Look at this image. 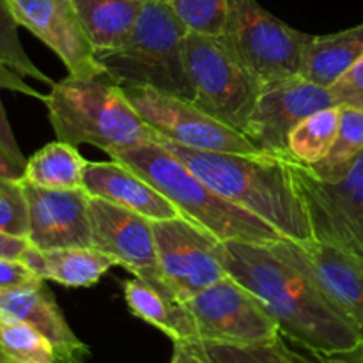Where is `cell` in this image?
Masks as SVG:
<instances>
[{
	"label": "cell",
	"instance_id": "6da1fadb",
	"mask_svg": "<svg viewBox=\"0 0 363 363\" xmlns=\"http://www.w3.org/2000/svg\"><path fill=\"white\" fill-rule=\"evenodd\" d=\"M218 257L227 275L261 301L289 342L315 353L363 342L360 330L269 243L220 241Z\"/></svg>",
	"mask_w": 363,
	"mask_h": 363
},
{
	"label": "cell",
	"instance_id": "7a4b0ae2",
	"mask_svg": "<svg viewBox=\"0 0 363 363\" xmlns=\"http://www.w3.org/2000/svg\"><path fill=\"white\" fill-rule=\"evenodd\" d=\"M194 174L238 208L275 227L284 240L311 243V222L286 158L268 152H216L162 140Z\"/></svg>",
	"mask_w": 363,
	"mask_h": 363
},
{
	"label": "cell",
	"instance_id": "3957f363",
	"mask_svg": "<svg viewBox=\"0 0 363 363\" xmlns=\"http://www.w3.org/2000/svg\"><path fill=\"white\" fill-rule=\"evenodd\" d=\"M45 105L57 140L77 147L89 144L112 155L163 140L131 106L123 87L108 77L67 74L50 85Z\"/></svg>",
	"mask_w": 363,
	"mask_h": 363
},
{
	"label": "cell",
	"instance_id": "277c9868",
	"mask_svg": "<svg viewBox=\"0 0 363 363\" xmlns=\"http://www.w3.org/2000/svg\"><path fill=\"white\" fill-rule=\"evenodd\" d=\"M110 158L130 167L165 195L181 216L202 227L220 241L275 243L282 234L259 216L238 208L216 194L160 142L121 149Z\"/></svg>",
	"mask_w": 363,
	"mask_h": 363
},
{
	"label": "cell",
	"instance_id": "5b68a950",
	"mask_svg": "<svg viewBox=\"0 0 363 363\" xmlns=\"http://www.w3.org/2000/svg\"><path fill=\"white\" fill-rule=\"evenodd\" d=\"M188 28L165 0H144L138 20L126 41L99 53L106 77L119 85L152 87L194 99L186 69Z\"/></svg>",
	"mask_w": 363,
	"mask_h": 363
},
{
	"label": "cell",
	"instance_id": "8992f818",
	"mask_svg": "<svg viewBox=\"0 0 363 363\" xmlns=\"http://www.w3.org/2000/svg\"><path fill=\"white\" fill-rule=\"evenodd\" d=\"M186 69L191 101L245 135L262 84L229 48L222 35L188 32Z\"/></svg>",
	"mask_w": 363,
	"mask_h": 363
},
{
	"label": "cell",
	"instance_id": "52a82bcc",
	"mask_svg": "<svg viewBox=\"0 0 363 363\" xmlns=\"http://www.w3.org/2000/svg\"><path fill=\"white\" fill-rule=\"evenodd\" d=\"M222 38L264 85L300 74L312 35L273 16L259 0H229Z\"/></svg>",
	"mask_w": 363,
	"mask_h": 363
},
{
	"label": "cell",
	"instance_id": "ba28073f",
	"mask_svg": "<svg viewBox=\"0 0 363 363\" xmlns=\"http://www.w3.org/2000/svg\"><path fill=\"white\" fill-rule=\"evenodd\" d=\"M286 160L314 241L363 261V152L337 181L319 179L308 167Z\"/></svg>",
	"mask_w": 363,
	"mask_h": 363
},
{
	"label": "cell",
	"instance_id": "9c48e42d",
	"mask_svg": "<svg viewBox=\"0 0 363 363\" xmlns=\"http://www.w3.org/2000/svg\"><path fill=\"white\" fill-rule=\"evenodd\" d=\"M123 91L138 116L158 131L163 140L201 151L261 152L247 135L227 126L191 99L137 85H124Z\"/></svg>",
	"mask_w": 363,
	"mask_h": 363
},
{
	"label": "cell",
	"instance_id": "30bf717a",
	"mask_svg": "<svg viewBox=\"0 0 363 363\" xmlns=\"http://www.w3.org/2000/svg\"><path fill=\"white\" fill-rule=\"evenodd\" d=\"M183 307L195 326V340L247 346L282 337L261 301L230 277L188 298Z\"/></svg>",
	"mask_w": 363,
	"mask_h": 363
},
{
	"label": "cell",
	"instance_id": "8fae6325",
	"mask_svg": "<svg viewBox=\"0 0 363 363\" xmlns=\"http://www.w3.org/2000/svg\"><path fill=\"white\" fill-rule=\"evenodd\" d=\"M152 233L163 279L179 303L229 277L218 257L220 240L190 220H158Z\"/></svg>",
	"mask_w": 363,
	"mask_h": 363
},
{
	"label": "cell",
	"instance_id": "7c38bea8",
	"mask_svg": "<svg viewBox=\"0 0 363 363\" xmlns=\"http://www.w3.org/2000/svg\"><path fill=\"white\" fill-rule=\"evenodd\" d=\"M337 105L328 87L303 77L264 84L245 135L261 152L287 158V140L298 124L314 112Z\"/></svg>",
	"mask_w": 363,
	"mask_h": 363
},
{
	"label": "cell",
	"instance_id": "4fadbf2b",
	"mask_svg": "<svg viewBox=\"0 0 363 363\" xmlns=\"http://www.w3.org/2000/svg\"><path fill=\"white\" fill-rule=\"evenodd\" d=\"M89 208L92 247L112 257L135 279L151 284L172 298L160 266L151 220L98 197H91Z\"/></svg>",
	"mask_w": 363,
	"mask_h": 363
},
{
	"label": "cell",
	"instance_id": "5bb4252c",
	"mask_svg": "<svg viewBox=\"0 0 363 363\" xmlns=\"http://www.w3.org/2000/svg\"><path fill=\"white\" fill-rule=\"evenodd\" d=\"M14 20L48 46L77 78L106 77L71 0H7Z\"/></svg>",
	"mask_w": 363,
	"mask_h": 363
},
{
	"label": "cell",
	"instance_id": "9a60e30c",
	"mask_svg": "<svg viewBox=\"0 0 363 363\" xmlns=\"http://www.w3.org/2000/svg\"><path fill=\"white\" fill-rule=\"evenodd\" d=\"M273 250L300 269L363 335V261L330 245L280 240Z\"/></svg>",
	"mask_w": 363,
	"mask_h": 363
},
{
	"label": "cell",
	"instance_id": "2e32d148",
	"mask_svg": "<svg viewBox=\"0 0 363 363\" xmlns=\"http://www.w3.org/2000/svg\"><path fill=\"white\" fill-rule=\"evenodd\" d=\"M23 186L28 201L27 241L32 247L39 250L92 247L91 195L85 188L48 190L25 181Z\"/></svg>",
	"mask_w": 363,
	"mask_h": 363
},
{
	"label": "cell",
	"instance_id": "e0dca14e",
	"mask_svg": "<svg viewBox=\"0 0 363 363\" xmlns=\"http://www.w3.org/2000/svg\"><path fill=\"white\" fill-rule=\"evenodd\" d=\"M0 312L38 330L55 351L57 363H87L91 351L71 330L45 280L0 293Z\"/></svg>",
	"mask_w": 363,
	"mask_h": 363
},
{
	"label": "cell",
	"instance_id": "ac0fdd59",
	"mask_svg": "<svg viewBox=\"0 0 363 363\" xmlns=\"http://www.w3.org/2000/svg\"><path fill=\"white\" fill-rule=\"evenodd\" d=\"M84 188L91 197L138 213L151 222L179 218L176 206L152 184L121 162H89Z\"/></svg>",
	"mask_w": 363,
	"mask_h": 363
},
{
	"label": "cell",
	"instance_id": "d6986e66",
	"mask_svg": "<svg viewBox=\"0 0 363 363\" xmlns=\"http://www.w3.org/2000/svg\"><path fill=\"white\" fill-rule=\"evenodd\" d=\"M39 279L52 280L64 287L96 286L116 261L94 247L39 250L28 243L20 259Z\"/></svg>",
	"mask_w": 363,
	"mask_h": 363
},
{
	"label": "cell",
	"instance_id": "ffe728a7",
	"mask_svg": "<svg viewBox=\"0 0 363 363\" xmlns=\"http://www.w3.org/2000/svg\"><path fill=\"white\" fill-rule=\"evenodd\" d=\"M363 55V23L326 35H312L303 53L300 77L321 85H335Z\"/></svg>",
	"mask_w": 363,
	"mask_h": 363
},
{
	"label": "cell",
	"instance_id": "44dd1931",
	"mask_svg": "<svg viewBox=\"0 0 363 363\" xmlns=\"http://www.w3.org/2000/svg\"><path fill=\"white\" fill-rule=\"evenodd\" d=\"M121 287L124 301L135 318L155 326L172 342H190L197 339L195 326L183 303L140 279L124 280Z\"/></svg>",
	"mask_w": 363,
	"mask_h": 363
},
{
	"label": "cell",
	"instance_id": "7402d4cb",
	"mask_svg": "<svg viewBox=\"0 0 363 363\" xmlns=\"http://www.w3.org/2000/svg\"><path fill=\"white\" fill-rule=\"evenodd\" d=\"M96 53L116 50L128 39L144 0H71Z\"/></svg>",
	"mask_w": 363,
	"mask_h": 363
},
{
	"label": "cell",
	"instance_id": "603a6c76",
	"mask_svg": "<svg viewBox=\"0 0 363 363\" xmlns=\"http://www.w3.org/2000/svg\"><path fill=\"white\" fill-rule=\"evenodd\" d=\"M87 163V160L78 152L77 145L55 140L27 160L21 179L48 190H77L84 188Z\"/></svg>",
	"mask_w": 363,
	"mask_h": 363
},
{
	"label": "cell",
	"instance_id": "cb8c5ba5",
	"mask_svg": "<svg viewBox=\"0 0 363 363\" xmlns=\"http://www.w3.org/2000/svg\"><path fill=\"white\" fill-rule=\"evenodd\" d=\"M340 123V105H332L301 121L289 135L287 158L312 167L326 158L333 147Z\"/></svg>",
	"mask_w": 363,
	"mask_h": 363
},
{
	"label": "cell",
	"instance_id": "d4e9b609",
	"mask_svg": "<svg viewBox=\"0 0 363 363\" xmlns=\"http://www.w3.org/2000/svg\"><path fill=\"white\" fill-rule=\"evenodd\" d=\"M363 152V106L340 105V123L333 147L315 165L308 167L312 174L325 181H337L346 176ZM307 167V165H305Z\"/></svg>",
	"mask_w": 363,
	"mask_h": 363
},
{
	"label": "cell",
	"instance_id": "484cf974",
	"mask_svg": "<svg viewBox=\"0 0 363 363\" xmlns=\"http://www.w3.org/2000/svg\"><path fill=\"white\" fill-rule=\"evenodd\" d=\"M184 347L194 363H294L286 350V339L264 344H236L190 340L177 342Z\"/></svg>",
	"mask_w": 363,
	"mask_h": 363
},
{
	"label": "cell",
	"instance_id": "4316f807",
	"mask_svg": "<svg viewBox=\"0 0 363 363\" xmlns=\"http://www.w3.org/2000/svg\"><path fill=\"white\" fill-rule=\"evenodd\" d=\"M0 350L9 363H57L52 344L38 330L2 312Z\"/></svg>",
	"mask_w": 363,
	"mask_h": 363
},
{
	"label": "cell",
	"instance_id": "83f0119b",
	"mask_svg": "<svg viewBox=\"0 0 363 363\" xmlns=\"http://www.w3.org/2000/svg\"><path fill=\"white\" fill-rule=\"evenodd\" d=\"M18 27L20 25L14 20L7 0H0V62L20 73L21 77L52 85V78L43 73L25 52L20 41V34H18Z\"/></svg>",
	"mask_w": 363,
	"mask_h": 363
},
{
	"label": "cell",
	"instance_id": "f1b7e54d",
	"mask_svg": "<svg viewBox=\"0 0 363 363\" xmlns=\"http://www.w3.org/2000/svg\"><path fill=\"white\" fill-rule=\"evenodd\" d=\"M190 32L222 35L229 0H165Z\"/></svg>",
	"mask_w": 363,
	"mask_h": 363
},
{
	"label": "cell",
	"instance_id": "f546056e",
	"mask_svg": "<svg viewBox=\"0 0 363 363\" xmlns=\"http://www.w3.org/2000/svg\"><path fill=\"white\" fill-rule=\"evenodd\" d=\"M0 233L27 240L28 201L21 179L0 177Z\"/></svg>",
	"mask_w": 363,
	"mask_h": 363
},
{
	"label": "cell",
	"instance_id": "4dcf8cb0",
	"mask_svg": "<svg viewBox=\"0 0 363 363\" xmlns=\"http://www.w3.org/2000/svg\"><path fill=\"white\" fill-rule=\"evenodd\" d=\"M0 91L20 92V94L30 96V98L39 99V101L43 103H45L46 99V94H41L39 91H35L32 85H28L27 82H25V77H21L20 73L11 69V67L6 66L4 62H0ZM0 145L6 149L7 155H9L14 162H18L25 169V165H27V158L23 156L16 138H14L13 128H11L9 119H7L2 101H0Z\"/></svg>",
	"mask_w": 363,
	"mask_h": 363
},
{
	"label": "cell",
	"instance_id": "1f68e13d",
	"mask_svg": "<svg viewBox=\"0 0 363 363\" xmlns=\"http://www.w3.org/2000/svg\"><path fill=\"white\" fill-rule=\"evenodd\" d=\"M330 91L337 105L363 106V55Z\"/></svg>",
	"mask_w": 363,
	"mask_h": 363
},
{
	"label": "cell",
	"instance_id": "d6a6232c",
	"mask_svg": "<svg viewBox=\"0 0 363 363\" xmlns=\"http://www.w3.org/2000/svg\"><path fill=\"white\" fill-rule=\"evenodd\" d=\"M286 350L294 363H363V342L337 353H315V351L293 347L286 342Z\"/></svg>",
	"mask_w": 363,
	"mask_h": 363
},
{
	"label": "cell",
	"instance_id": "836d02e7",
	"mask_svg": "<svg viewBox=\"0 0 363 363\" xmlns=\"http://www.w3.org/2000/svg\"><path fill=\"white\" fill-rule=\"evenodd\" d=\"M35 280H39V277L32 269H28L20 259L0 257V293L14 289V287L27 286Z\"/></svg>",
	"mask_w": 363,
	"mask_h": 363
},
{
	"label": "cell",
	"instance_id": "e575fe53",
	"mask_svg": "<svg viewBox=\"0 0 363 363\" xmlns=\"http://www.w3.org/2000/svg\"><path fill=\"white\" fill-rule=\"evenodd\" d=\"M27 248L28 241L25 238H14L0 233V257L21 259V255H23Z\"/></svg>",
	"mask_w": 363,
	"mask_h": 363
},
{
	"label": "cell",
	"instance_id": "d590c367",
	"mask_svg": "<svg viewBox=\"0 0 363 363\" xmlns=\"http://www.w3.org/2000/svg\"><path fill=\"white\" fill-rule=\"evenodd\" d=\"M0 177H11V179H21L23 177V167L14 162L2 145H0Z\"/></svg>",
	"mask_w": 363,
	"mask_h": 363
},
{
	"label": "cell",
	"instance_id": "8d00e7d4",
	"mask_svg": "<svg viewBox=\"0 0 363 363\" xmlns=\"http://www.w3.org/2000/svg\"><path fill=\"white\" fill-rule=\"evenodd\" d=\"M170 363H194L191 358L188 357V353L184 351V347L181 344L174 342V351H172V360Z\"/></svg>",
	"mask_w": 363,
	"mask_h": 363
},
{
	"label": "cell",
	"instance_id": "74e56055",
	"mask_svg": "<svg viewBox=\"0 0 363 363\" xmlns=\"http://www.w3.org/2000/svg\"><path fill=\"white\" fill-rule=\"evenodd\" d=\"M0 363H9V360L6 358V354L2 353V350H0Z\"/></svg>",
	"mask_w": 363,
	"mask_h": 363
}]
</instances>
